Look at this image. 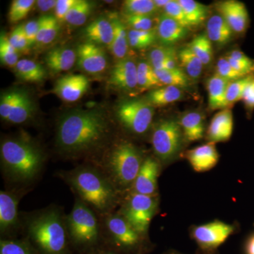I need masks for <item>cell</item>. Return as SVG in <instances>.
<instances>
[{
  "instance_id": "obj_22",
  "label": "cell",
  "mask_w": 254,
  "mask_h": 254,
  "mask_svg": "<svg viewBox=\"0 0 254 254\" xmlns=\"http://www.w3.org/2000/svg\"><path fill=\"white\" fill-rule=\"evenodd\" d=\"M47 66L54 73L68 71L77 62L76 52L66 47H58L50 50L45 57Z\"/></svg>"
},
{
  "instance_id": "obj_43",
  "label": "cell",
  "mask_w": 254,
  "mask_h": 254,
  "mask_svg": "<svg viewBox=\"0 0 254 254\" xmlns=\"http://www.w3.org/2000/svg\"><path fill=\"white\" fill-rule=\"evenodd\" d=\"M34 0H15L11 3L9 11V19L15 23L21 21L27 16L29 11L36 4Z\"/></svg>"
},
{
  "instance_id": "obj_13",
  "label": "cell",
  "mask_w": 254,
  "mask_h": 254,
  "mask_svg": "<svg viewBox=\"0 0 254 254\" xmlns=\"http://www.w3.org/2000/svg\"><path fill=\"white\" fill-rule=\"evenodd\" d=\"M160 163L156 158L146 157L128 192L146 195H158V180Z\"/></svg>"
},
{
  "instance_id": "obj_40",
  "label": "cell",
  "mask_w": 254,
  "mask_h": 254,
  "mask_svg": "<svg viewBox=\"0 0 254 254\" xmlns=\"http://www.w3.org/2000/svg\"><path fill=\"white\" fill-rule=\"evenodd\" d=\"M254 74L252 73V74L237 79L236 81L229 83L226 94L227 108H230V106H232L237 102L242 100L247 86L254 79Z\"/></svg>"
},
{
  "instance_id": "obj_46",
  "label": "cell",
  "mask_w": 254,
  "mask_h": 254,
  "mask_svg": "<svg viewBox=\"0 0 254 254\" xmlns=\"http://www.w3.org/2000/svg\"><path fill=\"white\" fill-rule=\"evenodd\" d=\"M215 73L230 82L236 81L237 79L246 76L245 75L239 72L232 67L226 57L220 58V60H218L216 64V72Z\"/></svg>"
},
{
  "instance_id": "obj_41",
  "label": "cell",
  "mask_w": 254,
  "mask_h": 254,
  "mask_svg": "<svg viewBox=\"0 0 254 254\" xmlns=\"http://www.w3.org/2000/svg\"><path fill=\"white\" fill-rule=\"evenodd\" d=\"M177 51L174 46H160L150 50L148 55V62L155 70L163 69L164 64Z\"/></svg>"
},
{
  "instance_id": "obj_4",
  "label": "cell",
  "mask_w": 254,
  "mask_h": 254,
  "mask_svg": "<svg viewBox=\"0 0 254 254\" xmlns=\"http://www.w3.org/2000/svg\"><path fill=\"white\" fill-rule=\"evenodd\" d=\"M80 198L99 215L116 211L123 195L104 172L94 164L86 163L56 173Z\"/></svg>"
},
{
  "instance_id": "obj_42",
  "label": "cell",
  "mask_w": 254,
  "mask_h": 254,
  "mask_svg": "<svg viewBox=\"0 0 254 254\" xmlns=\"http://www.w3.org/2000/svg\"><path fill=\"white\" fill-rule=\"evenodd\" d=\"M0 60L1 63L10 67H15L19 61L18 52L10 43L9 38L4 33H1L0 37Z\"/></svg>"
},
{
  "instance_id": "obj_54",
  "label": "cell",
  "mask_w": 254,
  "mask_h": 254,
  "mask_svg": "<svg viewBox=\"0 0 254 254\" xmlns=\"http://www.w3.org/2000/svg\"><path fill=\"white\" fill-rule=\"evenodd\" d=\"M245 254H254V234L249 237L245 244Z\"/></svg>"
},
{
  "instance_id": "obj_44",
  "label": "cell",
  "mask_w": 254,
  "mask_h": 254,
  "mask_svg": "<svg viewBox=\"0 0 254 254\" xmlns=\"http://www.w3.org/2000/svg\"><path fill=\"white\" fill-rule=\"evenodd\" d=\"M163 10L165 11L164 14L180 23L184 27L188 29L190 27L186 14L178 0H170Z\"/></svg>"
},
{
  "instance_id": "obj_55",
  "label": "cell",
  "mask_w": 254,
  "mask_h": 254,
  "mask_svg": "<svg viewBox=\"0 0 254 254\" xmlns=\"http://www.w3.org/2000/svg\"><path fill=\"white\" fill-rule=\"evenodd\" d=\"M154 1L155 5L156 7L159 9H163L165 7L167 4H168L170 0H153Z\"/></svg>"
},
{
  "instance_id": "obj_11",
  "label": "cell",
  "mask_w": 254,
  "mask_h": 254,
  "mask_svg": "<svg viewBox=\"0 0 254 254\" xmlns=\"http://www.w3.org/2000/svg\"><path fill=\"white\" fill-rule=\"evenodd\" d=\"M31 189L8 188L0 191V239L18 238L21 235V218L18 204Z\"/></svg>"
},
{
  "instance_id": "obj_37",
  "label": "cell",
  "mask_w": 254,
  "mask_h": 254,
  "mask_svg": "<svg viewBox=\"0 0 254 254\" xmlns=\"http://www.w3.org/2000/svg\"><path fill=\"white\" fill-rule=\"evenodd\" d=\"M93 4L86 0H78L77 3L71 8L65 18L70 25L79 26L84 24L91 14Z\"/></svg>"
},
{
  "instance_id": "obj_25",
  "label": "cell",
  "mask_w": 254,
  "mask_h": 254,
  "mask_svg": "<svg viewBox=\"0 0 254 254\" xmlns=\"http://www.w3.org/2000/svg\"><path fill=\"white\" fill-rule=\"evenodd\" d=\"M230 81L216 73L208 81V105L210 110H224L227 108L226 94Z\"/></svg>"
},
{
  "instance_id": "obj_5",
  "label": "cell",
  "mask_w": 254,
  "mask_h": 254,
  "mask_svg": "<svg viewBox=\"0 0 254 254\" xmlns=\"http://www.w3.org/2000/svg\"><path fill=\"white\" fill-rule=\"evenodd\" d=\"M144 159L136 145L120 139L114 140L99 158L91 163L104 172L124 196L131 190Z\"/></svg>"
},
{
  "instance_id": "obj_8",
  "label": "cell",
  "mask_w": 254,
  "mask_h": 254,
  "mask_svg": "<svg viewBox=\"0 0 254 254\" xmlns=\"http://www.w3.org/2000/svg\"><path fill=\"white\" fill-rule=\"evenodd\" d=\"M158 195H146L128 192L124 195L117 211L143 237H148L150 222L156 215Z\"/></svg>"
},
{
  "instance_id": "obj_48",
  "label": "cell",
  "mask_w": 254,
  "mask_h": 254,
  "mask_svg": "<svg viewBox=\"0 0 254 254\" xmlns=\"http://www.w3.org/2000/svg\"><path fill=\"white\" fill-rule=\"evenodd\" d=\"M127 22L131 30L150 31L153 28V20L150 16H126Z\"/></svg>"
},
{
  "instance_id": "obj_52",
  "label": "cell",
  "mask_w": 254,
  "mask_h": 254,
  "mask_svg": "<svg viewBox=\"0 0 254 254\" xmlns=\"http://www.w3.org/2000/svg\"><path fill=\"white\" fill-rule=\"evenodd\" d=\"M227 57L232 58V59L236 60L237 61L242 62V63L250 64H254V60L247 57L245 53H242L240 50H232L229 53Z\"/></svg>"
},
{
  "instance_id": "obj_53",
  "label": "cell",
  "mask_w": 254,
  "mask_h": 254,
  "mask_svg": "<svg viewBox=\"0 0 254 254\" xmlns=\"http://www.w3.org/2000/svg\"><path fill=\"white\" fill-rule=\"evenodd\" d=\"M36 4L38 6V9L42 12H48L53 9H55L56 6V0H38Z\"/></svg>"
},
{
  "instance_id": "obj_7",
  "label": "cell",
  "mask_w": 254,
  "mask_h": 254,
  "mask_svg": "<svg viewBox=\"0 0 254 254\" xmlns=\"http://www.w3.org/2000/svg\"><path fill=\"white\" fill-rule=\"evenodd\" d=\"M104 250L119 254H141L145 250L146 237L131 226L118 211L100 216Z\"/></svg>"
},
{
  "instance_id": "obj_56",
  "label": "cell",
  "mask_w": 254,
  "mask_h": 254,
  "mask_svg": "<svg viewBox=\"0 0 254 254\" xmlns=\"http://www.w3.org/2000/svg\"><path fill=\"white\" fill-rule=\"evenodd\" d=\"M94 254H119L118 253H115V252H111V251L108 250H101L99 251V252H97Z\"/></svg>"
},
{
  "instance_id": "obj_1",
  "label": "cell",
  "mask_w": 254,
  "mask_h": 254,
  "mask_svg": "<svg viewBox=\"0 0 254 254\" xmlns=\"http://www.w3.org/2000/svg\"><path fill=\"white\" fill-rule=\"evenodd\" d=\"M113 141V125L100 110L67 112L57 123L55 147L66 159L87 158L93 163Z\"/></svg>"
},
{
  "instance_id": "obj_19",
  "label": "cell",
  "mask_w": 254,
  "mask_h": 254,
  "mask_svg": "<svg viewBox=\"0 0 254 254\" xmlns=\"http://www.w3.org/2000/svg\"><path fill=\"white\" fill-rule=\"evenodd\" d=\"M233 114L230 108L222 110L214 116L210 122L208 131L207 139L210 143L229 141L233 132Z\"/></svg>"
},
{
  "instance_id": "obj_57",
  "label": "cell",
  "mask_w": 254,
  "mask_h": 254,
  "mask_svg": "<svg viewBox=\"0 0 254 254\" xmlns=\"http://www.w3.org/2000/svg\"><path fill=\"white\" fill-rule=\"evenodd\" d=\"M168 254H176V253H169Z\"/></svg>"
},
{
  "instance_id": "obj_9",
  "label": "cell",
  "mask_w": 254,
  "mask_h": 254,
  "mask_svg": "<svg viewBox=\"0 0 254 254\" xmlns=\"http://www.w3.org/2000/svg\"><path fill=\"white\" fill-rule=\"evenodd\" d=\"M183 132L180 124L171 120H162L153 127L151 143L160 163L168 164L177 158L182 149Z\"/></svg>"
},
{
  "instance_id": "obj_3",
  "label": "cell",
  "mask_w": 254,
  "mask_h": 254,
  "mask_svg": "<svg viewBox=\"0 0 254 254\" xmlns=\"http://www.w3.org/2000/svg\"><path fill=\"white\" fill-rule=\"evenodd\" d=\"M63 208L52 203L45 208L20 212L21 237L37 254H76L66 231Z\"/></svg>"
},
{
  "instance_id": "obj_15",
  "label": "cell",
  "mask_w": 254,
  "mask_h": 254,
  "mask_svg": "<svg viewBox=\"0 0 254 254\" xmlns=\"http://www.w3.org/2000/svg\"><path fill=\"white\" fill-rule=\"evenodd\" d=\"M108 83L119 91L130 93L138 88L137 64L131 58L119 60L110 73Z\"/></svg>"
},
{
  "instance_id": "obj_16",
  "label": "cell",
  "mask_w": 254,
  "mask_h": 254,
  "mask_svg": "<svg viewBox=\"0 0 254 254\" xmlns=\"http://www.w3.org/2000/svg\"><path fill=\"white\" fill-rule=\"evenodd\" d=\"M89 85V80L83 75L67 74L56 81L52 92L64 101L72 103L86 93Z\"/></svg>"
},
{
  "instance_id": "obj_47",
  "label": "cell",
  "mask_w": 254,
  "mask_h": 254,
  "mask_svg": "<svg viewBox=\"0 0 254 254\" xmlns=\"http://www.w3.org/2000/svg\"><path fill=\"white\" fill-rule=\"evenodd\" d=\"M9 41L18 53H26L30 49L23 25H19L13 30L9 37Z\"/></svg>"
},
{
  "instance_id": "obj_34",
  "label": "cell",
  "mask_w": 254,
  "mask_h": 254,
  "mask_svg": "<svg viewBox=\"0 0 254 254\" xmlns=\"http://www.w3.org/2000/svg\"><path fill=\"white\" fill-rule=\"evenodd\" d=\"M155 72L163 86H173L181 88L190 86V78L180 67L173 70L155 69Z\"/></svg>"
},
{
  "instance_id": "obj_6",
  "label": "cell",
  "mask_w": 254,
  "mask_h": 254,
  "mask_svg": "<svg viewBox=\"0 0 254 254\" xmlns=\"http://www.w3.org/2000/svg\"><path fill=\"white\" fill-rule=\"evenodd\" d=\"M70 245L76 254H94L104 250L101 220L98 214L75 197L73 208L66 215Z\"/></svg>"
},
{
  "instance_id": "obj_10",
  "label": "cell",
  "mask_w": 254,
  "mask_h": 254,
  "mask_svg": "<svg viewBox=\"0 0 254 254\" xmlns=\"http://www.w3.org/2000/svg\"><path fill=\"white\" fill-rule=\"evenodd\" d=\"M116 117L126 131L141 136L149 130L154 117V107L140 98L123 100L118 105Z\"/></svg>"
},
{
  "instance_id": "obj_20",
  "label": "cell",
  "mask_w": 254,
  "mask_h": 254,
  "mask_svg": "<svg viewBox=\"0 0 254 254\" xmlns=\"http://www.w3.org/2000/svg\"><path fill=\"white\" fill-rule=\"evenodd\" d=\"M156 31L161 46H173L187 36L188 28L164 14L159 18Z\"/></svg>"
},
{
  "instance_id": "obj_31",
  "label": "cell",
  "mask_w": 254,
  "mask_h": 254,
  "mask_svg": "<svg viewBox=\"0 0 254 254\" xmlns=\"http://www.w3.org/2000/svg\"><path fill=\"white\" fill-rule=\"evenodd\" d=\"M39 28L37 36L36 44L48 46L51 44L58 36L60 22L55 16L46 15L38 18Z\"/></svg>"
},
{
  "instance_id": "obj_45",
  "label": "cell",
  "mask_w": 254,
  "mask_h": 254,
  "mask_svg": "<svg viewBox=\"0 0 254 254\" xmlns=\"http://www.w3.org/2000/svg\"><path fill=\"white\" fill-rule=\"evenodd\" d=\"M18 92V89H12L1 93L0 98V116L5 122L9 118L13 109Z\"/></svg>"
},
{
  "instance_id": "obj_51",
  "label": "cell",
  "mask_w": 254,
  "mask_h": 254,
  "mask_svg": "<svg viewBox=\"0 0 254 254\" xmlns=\"http://www.w3.org/2000/svg\"><path fill=\"white\" fill-rule=\"evenodd\" d=\"M245 106L248 109H254V78L247 86L242 98Z\"/></svg>"
},
{
  "instance_id": "obj_49",
  "label": "cell",
  "mask_w": 254,
  "mask_h": 254,
  "mask_svg": "<svg viewBox=\"0 0 254 254\" xmlns=\"http://www.w3.org/2000/svg\"><path fill=\"white\" fill-rule=\"evenodd\" d=\"M78 0H58L55 6V17L59 22L65 21L66 16Z\"/></svg>"
},
{
  "instance_id": "obj_17",
  "label": "cell",
  "mask_w": 254,
  "mask_h": 254,
  "mask_svg": "<svg viewBox=\"0 0 254 254\" xmlns=\"http://www.w3.org/2000/svg\"><path fill=\"white\" fill-rule=\"evenodd\" d=\"M218 14L228 23L234 33H242L248 26L249 14L244 3L227 0L217 4Z\"/></svg>"
},
{
  "instance_id": "obj_38",
  "label": "cell",
  "mask_w": 254,
  "mask_h": 254,
  "mask_svg": "<svg viewBox=\"0 0 254 254\" xmlns=\"http://www.w3.org/2000/svg\"><path fill=\"white\" fill-rule=\"evenodd\" d=\"M0 254H37L26 239H0Z\"/></svg>"
},
{
  "instance_id": "obj_2",
  "label": "cell",
  "mask_w": 254,
  "mask_h": 254,
  "mask_svg": "<svg viewBox=\"0 0 254 254\" xmlns=\"http://www.w3.org/2000/svg\"><path fill=\"white\" fill-rule=\"evenodd\" d=\"M3 179L9 188L31 189L43 175L47 155L28 135L3 138L0 144Z\"/></svg>"
},
{
  "instance_id": "obj_24",
  "label": "cell",
  "mask_w": 254,
  "mask_h": 254,
  "mask_svg": "<svg viewBox=\"0 0 254 254\" xmlns=\"http://www.w3.org/2000/svg\"><path fill=\"white\" fill-rule=\"evenodd\" d=\"M233 31L220 14H215L208 18L206 35L212 43L218 46H225L232 40Z\"/></svg>"
},
{
  "instance_id": "obj_27",
  "label": "cell",
  "mask_w": 254,
  "mask_h": 254,
  "mask_svg": "<svg viewBox=\"0 0 254 254\" xmlns=\"http://www.w3.org/2000/svg\"><path fill=\"white\" fill-rule=\"evenodd\" d=\"M184 136L190 142L198 141L204 136L205 125L203 117L197 112L184 115L180 123Z\"/></svg>"
},
{
  "instance_id": "obj_39",
  "label": "cell",
  "mask_w": 254,
  "mask_h": 254,
  "mask_svg": "<svg viewBox=\"0 0 254 254\" xmlns=\"http://www.w3.org/2000/svg\"><path fill=\"white\" fill-rule=\"evenodd\" d=\"M128 37L130 47L136 50L149 48L158 40L156 28L146 31L131 29L128 32Z\"/></svg>"
},
{
  "instance_id": "obj_29",
  "label": "cell",
  "mask_w": 254,
  "mask_h": 254,
  "mask_svg": "<svg viewBox=\"0 0 254 254\" xmlns=\"http://www.w3.org/2000/svg\"><path fill=\"white\" fill-rule=\"evenodd\" d=\"M15 69L18 78L30 83L42 82L46 77V71L43 66L31 60H20Z\"/></svg>"
},
{
  "instance_id": "obj_21",
  "label": "cell",
  "mask_w": 254,
  "mask_h": 254,
  "mask_svg": "<svg viewBox=\"0 0 254 254\" xmlns=\"http://www.w3.org/2000/svg\"><path fill=\"white\" fill-rule=\"evenodd\" d=\"M88 42L97 46H111L113 43L115 30L111 20L105 18H98L90 23L84 32Z\"/></svg>"
},
{
  "instance_id": "obj_36",
  "label": "cell",
  "mask_w": 254,
  "mask_h": 254,
  "mask_svg": "<svg viewBox=\"0 0 254 254\" xmlns=\"http://www.w3.org/2000/svg\"><path fill=\"white\" fill-rule=\"evenodd\" d=\"M123 10L126 16H151L158 9L153 0H126Z\"/></svg>"
},
{
  "instance_id": "obj_14",
  "label": "cell",
  "mask_w": 254,
  "mask_h": 254,
  "mask_svg": "<svg viewBox=\"0 0 254 254\" xmlns=\"http://www.w3.org/2000/svg\"><path fill=\"white\" fill-rule=\"evenodd\" d=\"M78 67L90 74L103 73L108 66V58L104 50L94 43L86 42L76 50Z\"/></svg>"
},
{
  "instance_id": "obj_28",
  "label": "cell",
  "mask_w": 254,
  "mask_h": 254,
  "mask_svg": "<svg viewBox=\"0 0 254 254\" xmlns=\"http://www.w3.org/2000/svg\"><path fill=\"white\" fill-rule=\"evenodd\" d=\"M183 92L181 88L173 86H163L152 90L145 99L153 107L165 106L181 100Z\"/></svg>"
},
{
  "instance_id": "obj_32",
  "label": "cell",
  "mask_w": 254,
  "mask_h": 254,
  "mask_svg": "<svg viewBox=\"0 0 254 254\" xmlns=\"http://www.w3.org/2000/svg\"><path fill=\"white\" fill-rule=\"evenodd\" d=\"M137 80L138 89L141 91L163 86L155 74L154 68L148 61H141L137 64Z\"/></svg>"
},
{
  "instance_id": "obj_33",
  "label": "cell",
  "mask_w": 254,
  "mask_h": 254,
  "mask_svg": "<svg viewBox=\"0 0 254 254\" xmlns=\"http://www.w3.org/2000/svg\"><path fill=\"white\" fill-rule=\"evenodd\" d=\"M204 64L207 66L211 63L213 51L212 42L209 39L206 33L198 35L187 46Z\"/></svg>"
},
{
  "instance_id": "obj_23",
  "label": "cell",
  "mask_w": 254,
  "mask_h": 254,
  "mask_svg": "<svg viewBox=\"0 0 254 254\" xmlns=\"http://www.w3.org/2000/svg\"><path fill=\"white\" fill-rule=\"evenodd\" d=\"M35 105L31 95L23 89H18L17 98L6 123L22 125L31 121L34 116Z\"/></svg>"
},
{
  "instance_id": "obj_26",
  "label": "cell",
  "mask_w": 254,
  "mask_h": 254,
  "mask_svg": "<svg viewBox=\"0 0 254 254\" xmlns=\"http://www.w3.org/2000/svg\"><path fill=\"white\" fill-rule=\"evenodd\" d=\"M110 20L114 26L115 36L110 48L114 58L118 60L119 61L127 58L130 47L128 32L125 23L116 15H112Z\"/></svg>"
},
{
  "instance_id": "obj_30",
  "label": "cell",
  "mask_w": 254,
  "mask_h": 254,
  "mask_svg": "<svg viewBox=\"0 0 254 254\" xmlns=\"http://www.w3.org/2000/svg\"><path fill=\"white\" fill-rule=\"evenodd\" d=\"M179 63L187 76L191 79H198L203 72L204 64L202 63L188 46L183 47L177 51Z\"/></svg>"
},
{
  "instance_id": "obj_50",
  "label": "cell",
  "mask_w": 254,
  "mask_h": 254,
  "mask_svg": "<svg viewBox=\"0 0 254 254\" xmlns=\"http://www.w3.org/2000/svg\"><path fill=\"white\" fill-rule=\"evenodd\" d=\"M25 33L27 37L30 48L36 44L37 36L39 28V19L28 21L23 25Z\"/></svg>"
},
{
  "instance_id": "obj_35",
  "label": "cell",
  "mask_w": 254,
  "mask_h": 254,
  "mask_svg": "<svg viewBox=\"0 0 254 254\" xmlns=\"http://www.w3.org/2000/svg\"><path fill=\"white\" fill-rule=\"evenodd\" d=\"M183 8L190 26H198L203 23L208 14V8L193 0H178Z\"/></svg>"
},
{
  "instance_id": "obj_18",
  "label": "cell",
  "mask_w": 254,
  "mask_h": 254,
  "mask_svg": "<svg viewBox=\"0 0 254 254\" xmlns=\"http://www.w3.org/2000/svg\"><path fill=\"white\" fill-rule=\"evenodd\" d=\"M190 166L197 173H204L213 169L218 163L219 153L215 143L209 142L185 153Z\"/></svg>"
},
{
  "instance_id": "obj_12",
  "label": "cell",
  "mask_w": 254,
  "mask_h": 254,
  "mask_svg": "<svg viewBox=\"0 0 254 254\" xmlns=\"http://www.w3.org/2000/svg\"><path fill=\"white\" fill-rule=\"evenodd\" d=\"M233 225L215 220L195 227L191 235L200 249L213 251L218 248L235 232Z\"/></svg>"
}]
</instances>
